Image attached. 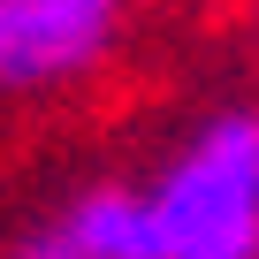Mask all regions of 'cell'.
I'll list each match as a JSON object with an SVG mask.
<instances>
[{
  "label": "cell",
  "mask_w": 259,
  "mask_h": 259,
  "mask_svg": "<svg viewBox=\"0 0 259 259\" xmlns=\"http://www.w3.org/2000/svg\"><path fill=\"white\" fill-rule=\"evenodd\" d=\"M145 198L160 259H259V107L213 114Z\"/></svg>",
  "instance_id": "1"
},
{
  "label": "cell",
  "mask_w": 259,
  "mask_h": 259,
  "mask_svg": "<svg viewBox=\"0 0 259 259\" xmlns=\"http://www.w3.org/2000/svg\"><path fill=\"white\" fill-rule=\"evenodd\" d=\"M130 23V0H0V92H61L92 76Z\"/></svg>",
  "instance_id": "2"
},
{
  "label": "cell",
  "mask_w": 259,
  "mask_h": 259,
  "mask_svg": "<svg viewBox=\"0 0 259 259\" xmlns=\"http://www.w3.org/2000/svg\"><path fill=\"white\" fill-rule=\"evenodd\" d=\"M61 236H69L84 259H160L153 198H145V191H122V183L84 191V198L61 213Z\"/></svg>",
  "instance_id": "3"
},
{
  "label": "cell",
  "mask_w": 259,
  "mask_h": 259,
  "mask_svg": "<svg viewBox=\"0 0 259 259\" xmlns=\"http://www.w3.org/2000/svg\"><path fill=\"white\" fill-rule=\"evenodd\" d=\"M16 259H84V251H76V244H69V236L54 229V236H38V244H23Z\"/></svg>",
  "instance_id": "4"
}]
</instances>
